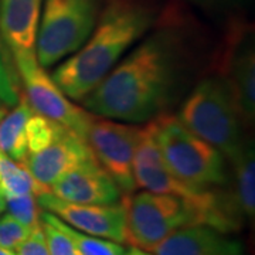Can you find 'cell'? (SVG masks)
I'll return each mask as SVG.
<instances>
[{"label":"cell","instance_id":"obj_1","mask_svg":"<svg viewBox=\"0 0 255 255\" xmlns=\"http://www.w3.org/2000/svg\"><path fill=\"white\" fill-rule=\"evenodd\" d=\"M176 74L173 37L157 31L121 58L81 101L84 110L95 117L129 124L149 122L167 105Z\"/></svg>","mask_w":255,"mask_h":255},{"label":"cell","instance_id":"obj_2","mask_svg":"<svg viewBox=\"0 0 255 255\" xmlns=\"http://www.w3.org/2000/svg\"><path fill=\"white\" fill-rule=\"evenodd\" d=\"M155 10L137 0H111L91 36L50 74L73 101H82L152 27Z\"/></svg>","mask_w":255,"mask_h":255},{"label":"cell","instance_id":"obj_3","mask_svg":"<svg viewBox=\"0 0 255 255\" xmlns=\"http://www.w3.org/2000/svg\"><path fill=\"white\" fill-rule=\"evenodd\" d=\"M177 118L226 159L233 160L244 145V121L233 92L221 77L201 80L183 102Z\"/></svg>","mask_w":255,"mask_h":255},{"label":"cell","instance_id":"obj_4","mask_svg":"<svg viewBox=\"0 0 255 255\" xmlns=\"http://www.w3.org/2000/svg\"><path fill=\"white\" fill-rule=\"evenodd\" d=\"M164 166L184 184L207 190L227 182L226 157L194 135L177 117L160 114L149 121Z\"/></svg>","mask_w":255,"mask_h":255},{"label":"cell","instance_id":"obj_5","mask_svg":"<svg viewBox=\"0 0 255 255\" xmlns=\"http://www.w3.org/2000/svg\"><path fill=\"white\" fill-rule=\"evenodd\" d=\"M124 199L127 206L125 243L147 253L180 228L203 226L199 209L179 196L145 190L130 193Z\"/></svg>","mask_w":255,"mask_h":255},{"label":"cell","instance_id":"obj_6","mask_svg":"<svg viewBox=\"0 0 255 255\" xmlns=\"http://www.w3.org/2000/svg\"><path fill=\"white\" fill-rule=\"evenodd\" d=\"M98 17L100 0H44L34 46L40 65H55L80 50Z\"/></svg>","mask_w":255,"mask_h":255},{"label":"cell","instance_id":"obj_7","mask_svg":"<svg viewBox=\"0 0 255 255\" xmlns=\"http://www.w3.org/2000/svg\"><path fill=\"white\" fill-rule=\"evenodd\" d=\"M18 75L24 85L26 101L33 111L68 128L84 140L94 115L77 107L54 82L46 68L37 61L36 50H13ZM87 142V140H85Z\"/></svg>","mask_w":255,"mask_h":255},{"label":"cell","instance_id":"obj_8","mask_svg":"<svg viewBox=\"0 0 255 255\" xmlns=\"http://www.w3.org/2000/svg\"><path fill=\"white\" fill-rule=\"evenodd\" d=\"M142 130L143 127L136 124L94 115L87 132L85 140L95 160L125 194H130L136 189L133 159Z\"/></svg>","mask_w":255,"mask_h":255},{"label":"cell","instance_id":"obj_9","mask_svg":"<svg viewBox=\"0 0 255 255\" xmlns=\"http://www.w3.org/2000/svg\"><path fill=\"white\" fill-rule=\"evenodd\" d=\"M41 210L53 213L68 226L94 237L125 243L127 206L122 197L112 204H78L61 200L51 191L37 196Z\"/></svg>","mask_w":255,"mask_h":255},{"label":"cell","instance_id":"obj_10","mask_svg":"<svg viewBox=\"0 0 255 255\" xmlns=\"http://www.w3.org/2000/svg\"><path fill=\"white\" fill-rule=\"evenodd\" d=\"M91 157L94 155L88 143L61 125L53 142L34 153H28L23 164L37 182L50 190L64 173Z\"/></svg>","mask_w":255,"mask_h":255},{"label":"cell","instance_id":"obj_11","mask_svg":"<svg viewBox=\"0 0 255 255\" xmlns=\"http://www.w3.org/2000/svg\"><path fill=\"white\" fill-rule=\"evenodd\" d=\"M50 191L55 197L78 204H112L122 199V191L95 157L64 173Z\"/></svg>","mask_w":255,"mask_h":255},{"label":"cell","instance_id":"obj_12","mask_svg":"<svg viewBox=\"0 0 255 255\" xmlns=\"http://www.w3.org/2000/svg\"><path fill=\"white\" fill-rule=\"evenodd\" d=\"M155 255H246L241 243L209 226L174 231L152 250Z\"/></svg>","mask_w":255,"mask_h":255},{"label":"cell","instance_id":"obj_13","mask_svg":"<svg viewBox=\"0 0 255 255\" xmlns=\"http://www.w3.org/2000/svg\"><path fill=\"white\" fill-rule=\"evenodd\" d=\"M224 75L246 124L255 118V55L250 40H240L230 46L224 60Z\"/></svg>","mask_w":255,"mask_h":255},{"label":"cell","instance_id":"obj_14","mask_svg":"<svg viewBox=\"0 0 255 255\" xmlns=\"http://www.w3.org/2000/svg\"><path fill=\"white\" fill-rule=\"evenodd\" d=\"M44 0H0V33L9 48L33 50Z\"/></svg>","mask_w":255,"mask_h":255},{"label":"cell","instance_id":"obj_15","mask_svg":"<svg viewBox=\"0 0 255 255\" xmlns=\"http://www.w3.org/2000/svg\"><path fill=\"white\" fill-rule=\"evenodd\" d=\"M36 114L28 105L26 98L18 100L11 112L0 119V152L6 153L18 163H23L28 155L26 124L28 118Z\"/></svg>","mask_w":255,"mask_h":255},{"label":"cell","instance_id":"obj_16","mask_svg":"<svg viewBox=\"0 0 255 255\" xmlns=\"http://www.w3.org/2000/svg\"><path fill=\"white\" fill-rule=\"evenodd\" d=\"M231 163L234 164L236 176V191L233 199L241 216L253 220L255 214V152L253 142H244Z\"/></svg>","mask_w":255,"mask_h":255},{"label":"cell","instance_id":"obj_17","mask_svg":"<svg viewBox=\"0 0 255 255\" xmlns=\"http://www.w3.org/2000/svg\"><path fill=\"white\" fill-rule=\"evenodd\" d=\"M46 191L50 190L37 182L24 164L0 152V194L4 199L24 194L40 196Z\"/></svg>","mask_w":255,"mask_h":255},{"label":"cell","instance_id":"obj_18","mask_svg":"<svg viewBox=\"0 0 255 255\" xmlns=\"http://www.w3.org/2000/svg\"><path fill=\"white\" fill-rule=\"evenodd\" d=\"M53 217H54L55 224L71 238L77 251L81 255H122L125 251V248L119 243L85 234V233L78 231L71 226L65 224L63 220L58 219L54 214H53Z\"/></svg>","mask_w":255,"mask_h":255},{"label":"cell","instance_id":"obj_19","mask_svg":"<svg viewBox=\"0 0 255 255\" xmlns=\"http://www.w3.org/2000/svg\"><path fill=\"white\" fill-rule=\"evenodd\" d=\"M40 226L46 238L48 255H81L77 251L71 238L55 224L54 217L50 211L41 210Z\"/></svg>","mask_w":255,"mask_h":255},{"label":"cell","instance_id":"obj_20","mask_svg":"<svg viewBox=\"0 0 255 255\" xmlns=\"http://www.w3.org/2000/svg\"><path fill=\"white\" fill-rule=\"evenodd\" d=\"M60 127H61L60 124H55L38 114H33L26 124L28 153H34L37 150L46 147L47 145H50Z\"/></svg>","mask_w":255,"mask_h":255},{"label":"cell","instance_id":"obj_21","mask_svg":"<svg viewBox=\"0 0 255 255\" xmlns=\"http://www.w3.org/2000/svg\"><path fill=\"white\" fill-rule=\"evenodd\" d=\"M6 210L11 217H14L30 230H34L40 226L41 207L37 201L36 194H24L6 199Z\"/></svg>","mask_w":255,"mask_h":255},{"label":"cell","instance_id":"obj_22","mask_svg":"<svg viewBox=\"0 0 255 255\" xmlns=\"http://www.w3.org/2000/svg\"><path fill=\"white\" fill-rule=\"evenodd\" d=\"M33 230L11 217L9 213L0 214V246L10 251H16L31 234Z\"/></svg>","mask_w":255,"mask_h":255},{"label":"cell","instance_id":"obj_23","mask_svg":"<svg viewBox=\"0 0 255 255\" xmlns=\"http://www.w3.org/2000/svg\"><path fill=\"white\" fill-rule=\"evenodd\" d=\"M0 102L9 107H13L18 102L17 90L1 57V51H0Z\"/></svg>","mask_w":255,"mask_h":255},{"label":"cell","instance_id":"obj_24","mask_svg":"<svg viewBox=\"0 0 255 255\" xmlns=\"http://www.w3.org/2000/svg\"><path fill=\"white\" fill-rule=\"evenodd\" d=\"M16 255H48L46 246V238L43 234L41 226L34 228L30 237L14 251Z\"/></svg>","mask_w":255,"mask_h":255},{"label":"cell","instance_id":"obj_25","mask_svg":"<svg viewBox=\"0 0 255 255\" xmlns=\"http://www.w3.org/2000/svg\"><path fill=\"white\" fill-rule=\"evenodd\" d=\"M122 255H152L150 253H147L145 250H140V248H136V247H130L129 250H125Z\"/></svg>","mask_w":255,"mask_h":255},{"label":"cell","instance_id":"obj_26","mask_svg":"<svg viewBox=\"0 0 255 255\" xmlns=\"http://www.w3.org/2000/svg\"><path fill=\"white\" fill-rule=\"evenodd\" d=\"M6 211V199L0 194V214H3Z\"/></svg>","mask_w":255,"mask_h":255},{"label":"cell","instance_id":"obj_27","mask_svg":"<svg viewBox=\"0 0 255 255\" xmlns=\"http://www.w3.org/2000/svg\"><path fill=\"white\" fill-rule=\"evenodd\" d=\"M0 255H16V253L10 251V250H6V248H3V247L0 246Z\"/></svg>","mask_w":255,"mask_h":255},{"label":"cell","instance_id":"obj_28","mask_svg":"<svg viewBox=\"0 0 255 255\" xmlns=\"http://www.w3.org/2000/svg\"><path fill=\"white\" fill-rule=\"evenodd\" d=\"M4 115H6V110L4 108H0V119L3 118Z\"/></svg>","mask_w":255,"mask_h":255},{"label":"cell","instance_id":"obj_29","mask_svg":"<svg viewBox=\"0 0 255 255\" xmlns=\"http://www.w3.org/2000/svg\"><path fill=\"white\" fill-rule=\"evenodd\" d=\"M0 104H1V102H0Z\"/></svg>","mask_w":255,"mask_h":255}]
</instances>
